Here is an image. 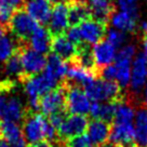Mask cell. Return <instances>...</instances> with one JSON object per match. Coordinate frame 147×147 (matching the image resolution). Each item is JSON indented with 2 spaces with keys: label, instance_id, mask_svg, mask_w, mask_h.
<instances>
[{
  "label": "cell",
  "instance_id": "41",
  "mask_svg": "<svg viewBox=\"0 0 147 147\" xmlns=\"http://www.w3.org/2000/svg\"><path fill=\"white\" fill-rule=\"evenodd\" d=\"M7 32H8V30H7L5 27H2V26L0 25V39H1V38H2L3 36H5V34Z\"/></svg>",
  "mask_w": 147,
  "mask_h": 147
},
{
  "label": "cell",
  "instance_id": "16",
  "mask_svg": "<svg viewBox=\"0 0 147 147\" xmlns=\"http://www.w3.org/2000/svg\"><path fill=\"white\" fill-rule=\"evenodd\" d=\"M91 18L105 24L111 15L115 13V7L113 0H87Z\"/></svg>",
  "mask_w": 147,
  "mask_h": 147
},
{
  "label": "cell",
  "instance_id": "13",
  "mask_svg": "<svg viewBox=\"0 0 147 147\" xmlns=\"http://www.w3.org/2000/svg\"><path fill=\"white\" fill-rule=\"evenodd\" d=\"M92 54L98 71V69L111 65V63L116 61L117 48L114 45H111L108 40H101L93 46Z\"/></svg>",
  "mask_w": 147,
  "mask_h": 147
},
{
  "label": "cell",
  "instance_id": "37",
  "mask_svg": "<svg viewBox=\"0 0 147 147\" xmlns=\"http://www.w3.org/2000/svg\"><path fill=\"white\" fill-rule=\"evenodd\" d=\"M143 50H144V53H143V54L147 57V35L144 37V41H143Z\"/></svg>",
  "mask_w": 147,
  "mask_h": 147
},
{
  "label": "cell",
  "instance_id": "6",
  "mask_svg": "<svg viewBox=\"0 0 147 147\" xmlns=\"http://www.w3.org/2000/svg\"><path fill=\"white\" fill-rule=\"evenodd\" d=\"M135 47L133 45H127L121 48L116 56V82L120 88H125L131 80V68L132 60L135 55Z\"/></svg>",
  "mask_w": 147,
  "mask_h": 147
},
{
  "label": "cell",
  "instance_id": "11",
  "mask_svg": "<svg viewBox=\"0 0 147 147\" xmlns=\"http://www.w3.org/2000/svg\"><path fill=\"white\" fill-rule=\"evenodd\" d=\"M51 51L52 53L57 55L65 62H71L75 60L78 53V46L69 40L66 35L61 34L56 36H52L51 41Z\"/></svg>",
  "mask_w": 147,
  "mask_h": 147
},
{
  "label": "cell",
  "instance_id": "7",
  "mask_svg": "<svg viewBox=\"0 0 147 147\" xmlns=\"http://www.w3.org/2000/svg\"><path fill=\"white\" fill-rule=\"evenodd\" d=\"M88 118L82 115H71L66 117L64 122L57 129L59 142H66L69 138L82 135L88 129Z\"/></svg>",
  "mask_w": 147,
  "mask_h": 147
},
{
  "label": "cell",
  "instance_id": "12",
  "mask_svg": "<svg viewBox=\"0 0 147 147\" xmlns=\"http://www.w3.org/2000/svg\"><path fill=\"white\" fill-rule=\"evenodd\" d=\"M135 129L133 122L130 123H121V122H114L111 125L109 132V140L111 144L116 146L124 147L131 145L134 142Z\"/></svg>",
  "mask_w": 147,
  "mask_h": 147
},
{
  "label": "cell",
  "instance_id": "4",
  "mask_svg": "<svg viewBox=\"0 0 147 147\" xmlns=\"http://www.w3.org/2000/svg\"><path fill=\"white\" fill-rule=\"evenodd\" d=\"M40 25L29 15L25 9L16 10L9 23V30L16 37L18 42H28L29 37Z\"/></svg>",
  "mask_w": 147,
  "mask_h": 147
},
{
  "label": "cell",
  "instance_id": "33",
  "mask_svg": "<svg viewBox=\"0 0 147 147\" xmlns=\"http://www.w3.org/2000/svg\"><path fill=\"white\" fill-rule=\"evenodd\" d=\"M66 37L68 38L70 41L75 43L76 46H80L82 45V38H81V34L79 30L78 26H70V27L66 30Z\"/></svg>",
  "mask_w": 147,
  "mask_h": 147
},
{
  "label": "cell",
  "instance_id": "2",
  "mask_svg": "<svg viewBox=\"0 0 147 147\" xmlns=\"http://www.w3.org/2000/svg\"><path fill=\"white\" fill-rule=\"evenodd\" d=\"M84 92L93 102H117L121 100V88L116 81L95 79L84 87Z\"/></svg>",
  "mask_w": 147,
  "mask_h": 147
},
{
  "label": "cell",
  "instance_id": "22",
  "mask_svg": "<svg viewBox=\"0 0 147 147\" xmlns=\"http://www.w3.org/2000/svg\"><path fill=\"white\" fill-rule=\"evenodd\" d=\"M26 111H27V109H25L20 97L11 96L9 97V100L7 102V106H5L2 120L18 123V122L23 121Z\"/></svg>",
  "mask_w": 147,
  "mask_h": 147
},
{
  "label": "cell",
  "instance_id": "18",
  "mask_svg": "<svg viewBox=\"0 0 147 147\" xmlns=\"http://www.w3.org/2000/svg\"><path fill=\"white\" fill-rule=\"evenodd\" d=\"M96 77V73L84 68L75 62H69L66 74V78H67L66 80L70 81L74 84H82L83 87H86L93 80H95Z\"/></svg>",
  "mask_w": 147,
  "mask_h": 147
},
{
  "label": "cell",
  "instance_id": "17",
  "mask_svg": "<svg viewBox=\"0 0 147 147\" xmlns=\"http://www.w3.org/2000/svg\"><path fill=\"white\" fill-rule=\"evenodd\" d=\"M109 124L102 120H92L87 129V136L93 146H102L109 138Z\"/></svg>",
  "mask_w": 147,
  "mask_h": 147
},
{
  "label": "cell",
  "instance_id": "19",
  "mask_svg": "<svg viewBox=\"0 0 147 147\" xmlns=\"http://www.w3.org/2000/svg\"><path fill=\"white\" fill-rule=\"evenodd\" d=\"M51 41H52V35L49 29L43 26H39L37 30L28 39V46L38 53L48 54L51 51Z\"/></svg>",
  "mask_w": 147,
  "mask_h": 147
},
{
  "label": "cell",
  "instance_id": "15",
  "mask_svg": "<svg viewBox=\"0 0 147 147\" xmlns=\"http://www.w3.org/2000/svg\"><path fill=\"white\" fill-rule=\"evenodd\" d=\"M24 9L39 24L49 23L52 12V3L49 0H28L25 2Z\"/></svg>",
  "mask_w": 147,
  "mask_h": 147
},
{
  "label": "cell",
  "instance_id": "26",
  "mask_svg": "<svg viewBox=\"0 0 147 147\" xmlns=\"http://www.w3.org/2000/svg\"><path fill=\"white\" fill-rule=\"evenodd\" d=\"M0 138L5 140L9 144H13L23 138V133L18 123L2 120L0 124Z\"/></svg>",
  "mask_w": 147,
  "mask_h": 147
},
{
  "label": "cell",
  "instance_id": "36",
  "mask_svg": "<svg viewBox=\"0 0 147 147\" xmlns=\"http://www.w3.org/2000/svg\"><path fill=\"white\" fill-rule=\"evenodd\" d=\"M10 145H11V147H28L27 142L24 140V138L18 140V142L13 143V144H10Z\"/></svg>",
  "mask_w": 147,
  "mask_h": 147
},
{
  "label": "cell",
  "instance_id": "28",
  "mask_svg": "<svg viewBox=\"0 0 147 147\" xmlns=\"http://www.w3.org/2000/svg\"><path fill=\"white\" fill-rule=\"evenodd\" d=\"M116 109H115V117L114 122H121V123H130L133 122V119L135 117L134 110L128 103H124L121 100L115 102Z\"/></svg>",
  "mask_w": 147,
  "mask_h": 147
},
{
  "label": "cell",
  "instance_id": "5",
  "mask_svg": "<svg viewBox=\"0 0 147 147\" xmlns=\"http://www.w3.org/2000/svg\"><path fill=\"white\" fill-rule=\"evenodd\" d=\"M48 120L42 114L32 111L28 108L23 119V138L26 142L32 145L45 140V129Z\"/></svg>",
  "mask_w": 147,
  "mask_h": 147
},
{
  "label": "cell",
  "instance_id": "39",
  "mask_svg": "<svg viewBox=\"0 0 147 147\" xmlns=\"http://www.w3.org/2000/svg\"><path fill=\"white\" fill-rule=\"evenodd\" d=\"M141 28H142V32H144V35L146 36L147 35V21L143 22L142 25H141Z\"/></svg>",
  "mask_w": 147,
  "mask_h": 147
},
{
  "label": "cell",
  "instance_id": "9",
  "mask_svg": "<svg viewBox=\"0 0 147 147\" xmlns=\"http://www.w3.org/2000/svg\"><path fill=\"white\" fill-rule=\"evenodd\" d=\"M69 27L68 5L67 3H56L52 8L51 16L49 20V32L52 36L61 35L66 32Z\"/></svg>",
  "mask_w": 147,
  "mask_h": 147
},
{
  "label": "cell",
  "instance_id": "14",
  "mask_svg": "<svg viewBox=\"0 0 147 147\" xmlns=\"http://www.w3.org/2000/svg\"><path fill=\"white\" fill-rule=\"evenodd\" d=\"M147 79V57L138 54L132 63L130 86L134 92H141L146 86Z\"/></svg>",
  "mask_w": 147,
  "mask_h": 147
},
{
  "label": "cell",
  "instance_id": "8",
  "mask_svg": "<svg viewBox=\"0 0 147 147\" xmlns=\"http://www.w3.org/2000/svg\"><path fill=\"white\" fill-rule=\"evenodd\" d=\"M40 111L43 116H49L60 110H66L65 107V89L61 83L59 88L46 93L40 97Z\"/></svg>",
  "mask_w": 147,
  "mask_h": 147
},
{
  "label": "cell",
  "instance_id": "34",
  "mask_svg": "<svg viewBox=\"0 0 147 147\" xmlns=\"http://www.w3.org/2000/svg\"><path fill=\"white\" fill-rule=\"evenodd\" d=\"M66 117H67V111H66V110H60V111H56V113L49 116V119L48 120H49V122L57 130V129L60 128L61 124L64 122V120L66 119Z\"/></svg>",
  "mask_w": 147,
  "mask_h": 147
},
{
  "label": "cell",
  "instance_id": "25",
  "mask_svg": "<svg viewBox=\"0 0 147 147\" xmlns=\"http://www.w3.org/2000/svg\"><path fill=\"white\" fill-rule=\"evenodd\" d=\"M135 135L136 147H147V109H140L135 116Z\"/></svg>",
  "mask_w": 147,
  "mask_h": 147
},
{
  "label": "cell",
  "instance_id": "3",
  "mask_svg": "<svg viewBox=\"0 0 147 147\" xmlns=\"http://www.w3.org/2000/svg\"><path fill=\"white\" fill-rule=\"evenodd\" d=\"M18 51L21 56V62L23 66V78L36 76L37 74L45 70L47 65V57L41 53H38L28 46V42H18Z\"/></svg>",
  "mask_w": 147,
  "mask_h": 147
},
{
  "label": "cell",
  "instance_id": "29",
  "mask_svg": "<svg viewBox=\"0 0 147 147\" xmlns=\"http://www.w3.org/2000/svg\"><path fill=\"white\" fill-rule=\"evenodd\" d=\"M18 46L14 45L13 40L8 36H3L0 39V62L5 63L13 55Z\"/></svg>",
  "mask_w": 147,
  "mask_h": 147
},
{
  "label": "cell",
  "instance_id": "24",
  "mask_svg": "<svg viewBox=\"0 0 147 147\" xmlns=\"http://www.w3.org/2000/svg\"><path fill=\"white\" fill-rule=\"evenodd\" d=\"M136 20L138 16L132 15L128 12H115L110 18L113 27L123 32H132L136 29Z\"/></svg>",
  "mask_w": 147,
  "mask_h": 147
},
{
  "label": "cell",
  "instance_id": "27",
  "mask_svg": "<svg viewBox=\"0 0 147 147\" xmlns=\"http://www.w3.org/2000/svg\"><path fill=\"white\" fill-rule=\"evenodd\" d=\"M3 70H5L7 77H9V78H16L18 81H21V79L23 78V66H22L21 56H20L18 49L9 60L5 62Z\"/></svg>",
  "mask_w": 147,
  "mask_h": 147
},
{
  "label": "cell",
  "instance_id": "38",
  "mask_svg": "<svg viewBox=\"0 0 147 147\" xmlns=\"http://www.w3.org/2000/svg\"><path fill=\"white\" fill-rule=\"evenodd\" d=\"M0 147H11V145L5 140L0 138Z\"/></svg>",
  "mask_w": 147,
  "mask_h": 147
},
{
  "label": "cell",
  "instance_id": "42",
  "mask_svg": "<svg viewBox=\"0 0 147 147\" xmlns=\"http://www.w3.org/2000/svg\"><path fill=\"white\" fill-rule=\"evenodd\" d=\"M101 147H119V146H116V145H114V144H104V145H102Z\"/></svg>",
  "mask_w": 147,
  "mask_h": 147
},
{
  "label": "cell",
  "instance_id": "21",
  "mask_svg": "<svg viewBox=\"0 0 147 147\" xmlns=\"http://www.w3.org/2000/svg\"><path fill=\"white\" fill-rule=\"evenodd\" d=\"M67 68H68L67 62L62 60L57 55L51 53L47 56V65L43 71L62 83L65 80Z\"/></svg>",
  "mask_w": 147,
  "mask_h": 147
},
{
  "label": "cell",
  "instance_id": "43",
  "mask_svg": "<svg viewBox=\"0 0 147 147\" xmlns=\"http://www.w3.org/2000/svg\"><path fill=\"white\" fill-rule=\"evenodd\" d=\"M146 1H147V0H146Z\"/></svg>",
  "mask_w": 147,
  "mask_h": 147
},
{
  "label": "cell",
  "instance_id": "30",
  "mask_svg": "<svg viewBox=\"0 0 147 147\" xmlns=\"http://www.w3.org/2000/svg\"><path fill=\"white\" fill-rule=\"evenodd\" d=\"M106 40H108L116 48H119V47H122L124 45V42L127 40V35H125V32L113 28V29H109L107 32V39Z\"/></svg>",
  "mask_w": 147,
  "mask_h": 147
},
{
  "label": "cell",
  "instance_id": "23",
  "mask_svg": "<svg viewBox=\"0 0 147 147\" xmlns=\"http://www.w3.org/2000/svg\"><path fill=\"white\" fill-rule=\"evenodd\" d=\"M115 102H93L90 108V115L94 120L110 122L115 117Z\"/></svg>",
  "mask_w": 147,
  "mask_h": 147
},
{
  "label": "cell",
  "instance_id": "10",
  "mask_svg": "<svg viewBox=\"0 0 147 147\" xmlns=\"http://www.w3.org/2000/svg\"><path fill=\"white\" fill-rule=\"evenodd\" d=\"M82 42L86 45H96L106 35V25L96 20L89 18L78 25Z\"/></svg>",
  "mask_w": 147,
  "mask_h": 147
},
{
  "label": "cell",
  "instance_id": "35",
  "mask_svg": "<svg viewBox=\"0 0 147 147\" xmlns=\"http://www.w3.org/2000/svg\"><path fill=\"white\" fill-rule=\"evenodd\" d=\"M28 147H53L52 143H50L47 140H42V141H39V142L35 143V144H32V145H28Z\"/></svg>",
  "mask_w": 147,
  "mask_h": 147
},
{
  "label": "cell",
  "instance_id": "1",
  "mask_svg": "<svg viewBox=\"0 0 147 147\" xmlns=\"http://www.w3.org/2000/svg\"><path fill=\"white\" fill-rule=\"evenodd\" d=\"M63 87L65 89V107L66 111L71 115H87L90 113L91 100L89 98L84 90L74 84L68 80H64Z\"/></svg>",
  "mask_w": 147,
  "mask_h": 147
},
{
  "label": "cell",
  "instance_id": "32",
  "mask_svg": "<svg viewBox=\"0 0 147 147\" xmlns=\"http://www.w3.org/2000/svg\"><path fill=\"white\" fill-rule=\"evenodd\" d=\"M63 147H94L91 144L90 140L87 135H79L76 138H69L66 142H64V146Z\"/></svg>",
  "mask_w": 147,
  "mask_h": 147
},
{
  "label": "cell",
  "instance_id": "20",
  "mask_svg": "<svg viewBox=\"0 0 147 147\" xmlns=\"http://www.w3.org/2000/svg\"><path fill=\"white\" fill-rule=\"evenodd\" d=\"M68 5V20L70 26H78L80 24L91 18V12L86 1L77 0L67 3Z\"/></svg>",
  "mask_w": 147,
  "mask_h": 147
},
{
  "label": "cell",
  "instance_id": "31",
  "mask_svg": "<svg viewBox=\"0 0 147 147\" xmlns=\"http://www.w3.org/2000/svg\"><path fill=\"white\" fill-rule=\"evenodd\" d=\"M117 5L121 11L128 12L138 16V0H116Z\"/></svg>",
  "mask_w": 147,
  "mask_h": 147
},
{
  "label": "cell",
  "instance_id": "40",
  "mask_svg": "<svg viewBox=\"0 0 147 147\" xmlns=\"http://www.w3.org/2000/svg\"><path fill=\"white\" fill-rule=\"evenodd\" d=\"M143 97H144V103H145V105L147 107V83L146 86L144 87V94H143Z\"/></svg>",
  "mask_w": 147,
  "mask_h": 147
}]
</instances>
